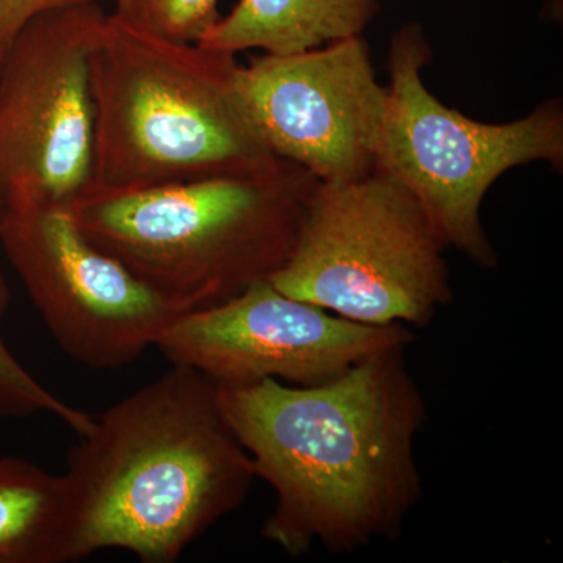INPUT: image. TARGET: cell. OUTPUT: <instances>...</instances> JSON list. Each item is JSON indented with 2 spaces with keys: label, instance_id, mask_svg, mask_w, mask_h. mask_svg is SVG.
<instances>
[{
  "label": "cell",
  "instance_id": "9a60e30c",
  "mask_svg": "<svg viewBox=\"0 0 563 563\" xmlns=\"http://www.w3.org/2000/svg\"><path fill=\"white\" fill-rule=\"evenodd\" d=\"M101 0H0V55L29 22L46 11Z\"/></svg>",
  "mask_w": 563,
  "mask_h": 563
},
{
  "label": "cell",
  "instance_id": "8fae6325",
  "mask_svg": "<svg viewBox=\"0 0 563 563\" xmlns=\"http://www.w3.org/2000/svg\"><path fill=\"white\" fill-rule=\"evenodd\" d=\"M379 0H239L203 33L207 49L288 55L362 36Z\"/></svg>",
  "mask_w": 563,
  "mask_h": 563
},
{
  "label": "cell",
  "instance_id": "7c38bea8",
  "mask_svg": "<svg viewBox=\"0 0 563 563\" xmlns=\"http://www.w3.org/2000/svg\"><path fill=\"white\" fill-rule=\"evenodd\" d=\"M73 503L65 474L0 455V563H70Z\"/></svg>",
  "mask_w": 563,
  "mask_h": 563
},
{
  "label": "cell",
  "instance_id": "277c9868",
  "mask_svg": "<svg viewBox=\"0 0 563 563\" xmlns=\"http://www.w3.org/2000/svg\"><path fill=\"white\" fill-rule=\"evenodd\" d=\"M318 180L295 163L252 176L141 190L92 188L73 207L92 244L188 310L272 280L290 257Z\"/></svg>",
  "mask_w": 563,
  "mask_h": 563
},
{
  "label": "cell",
  "instance_id": "2e32d148",
  "mask_svg": "<svg viewBox=\"0 0 563 563\" xmlns=\"http://www.w3.org/2000/svg\"><path fill=\"white\" fill-rule=\"evenodd\" d=\"M2 211H3V209H2V207H0V222H2Z\"/></svg>",
  "mask_w": 563,
  "mask_h": 563
},
{
  "label": "cell",
  "instance_id": "52a82bcc",
  "mask_svg": "<svg viewBox=\"0 0 563 563\" xmlns=\"http://www.w3.org/2000/svg\"><path fill=\"white\" fill-rule=\"evenodd\" d=\"M101 3L40 14L0 55V203L70 209L92 190L90 55Z\"/></svg>",
  "mask_w": 563,
  "mask_h": 563
},
{
  "label": "cell",
  "instance_id": "7a4b0ae2",
  "mask_svg": "<svg viewBox=\"0 0 563 563\" xmlns=\"http://www.w3.org/2000/svg\"><path fill=\"white\" fill-rule=\"evenodd\" d=\"M69 562L102 550L173 563L242 507L254 465L218 387L184 365L95 417L70 448Z\"/></svg>",
  "mask_w": 563,
  "mask_h": 563
},
{
  "label": "cell",
  "instance_id": "8992f818",
  "mask_svg": "<svg viewBox=\"0 0 563 563\" xmlns=\"http://www.w3.org/2000/svg\"><path fill=\"white\" fill-rule=\"evenodd\" d=\"M431 60L420 24L395 33L374 169L412 192L448 250L462 252L481 268H496L498 252L481 214L485 196L518 166L547 162L562 172L563 106L551 99L504 124L472 120L428 90L422 70Z\"/></svg>",
  "mask_w": 563,
  "mask_h": 563
},
{
  "label": "cell",
  "instance_id": "5b68a950",
  "mask_svg": "<svg viewBox=\"0 0 563 563\" xmlns=\"http://www.w3.org/2000/svg\"><path fill=\"white\" fill-rule=\"evenodd\" d=\"M442 236L387 174L318 181L277 290L363 324L424 328L453 299Z\"/></svg>",
  "mask_w": 563,
  "mask_h": 563
},
{
  "label": "cell",
  "instance_id": "4fadbf2b",
  "mask_svg": "<svg viewBox=\"0 0 563 563\" xmlns=\"http://www.w3.org/2000/svg\"><path fill=\"white\" fill-rule=\"evenodd\" d=\"M9 307V284L0 274V324ZM40 413L52 415L65 422L77 435L90 431L95 421V417L62 401L35 379L7 347L0 333V417L21 420Z\"/></svg>",
  "mask_w": 563,
  "mask_h": 563
},
{
  "label": "cell",
  "instance_id": "3957f363",
  "mask_svg": "<svg viewBox=\"0 0 563 563\" xmlns=\"http://www.w3.org/2000/svg\"><path fill=\"white\" fill-rule=\"evenodd\" d=\"M231 52L151 35L109 13L90 55L92 188L141 190L279 165L255 129Z\"/></svg>",
  "mask_w": 563,
  "mask_h": 563
},
{
  "label": "cell",
  "instance_id": "5bb4252c",
  "mask_svg": "<svg viewBox=\"0 0 563 563\" xmlns=\"http://www.w3.org/2000/svg\"><path fill=\"white\" fill-rule=\"evenodd\" d=\"M220 0H113L118 20L151 35L198 43L218 21Z\"/></svg>",
  "mask_w": 563,
  "mask_h": 563
},
{
  "label": "cell",
  "instance_id": "6da1fadb",
  "mask_svg": "<svg viewBox=\"0 0 563 563\" xmlns=\"http://www.w3.org/2000/svg\"><path fill=\"white\" fill-rule=\"evenodd\" d=\"M218 387V385H217ZM222 412L276 495L262 536L290 558L357 553L401 536L422 496L428 407L406 347L309 387H218Z\"/></svg>",
  "mask_w": 563,
  "mask_h": 563
},
{
  "label": "cell",
  "instance_id": "9c48e42d",
  "mask_svg": "<svg viewBox=\"0 0 563 563\" xmlns=\"http://www.w3.org/2000/svg\"><path fill=\"white\" fill-rule=\"evenodd\" d=\"M413 340L409 325L346 320L266 280L218 306L181 313L155 347L172 365L196 369L218 387L266 379L309 387Z\"/></svg>",
  "mask_w": 563,
  "mask_h": 563
},
{
  "label": "cell",
  "instance_id": "ba28073f",
  "mask_svg": "<svg viewBox=\"0 0 563 563\" xmlns=\"http://www.w3.org/2000/svg\"><path fill=\"white\" fill-rule=\"evenodd\" d=\"M0 244L55 342L92 369L131 365L190 312L92 244L66 207H7Z\"/></svg>",
  "mask_w": 563,
  "mask_h": 563
},
{
  "label": "cell",
  "instance_id": "30bf717a",
  "mask_svg": "<svg viewBox=\"0 0 563 563\" xmlns=\"http://www.w3.org/2000/svg\"><path fill=\"white\" fill-rule=\"evenodd\" d=\"M244 106L266 146L318 181L368 176L387 106L368 43L354 36L298 54H262L240 66Z\"/></svg>",
  "mask_w": 563,
  "mask_h": 563
},
{
  "label": "cell",
  "instance_id": "e0dca14e",
  "mask_svg": "<svg viewBox=\"0 0 563 563\" xmlns=\"http://www.w3.org/2000/svg\"><path fill=\"white\" fill-rule=\"evenodd\" d=\"M0 207H2V203H0ZM2 209H3V207H2Z\"/></svg>",
  "mask_w": 563,
  "mask_h": 563
}]
</instances>
